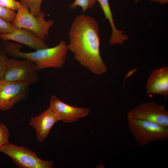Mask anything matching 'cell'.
<instances>
[{"label":"cell","mask_w":168,"mask_h":168,"mask_svg":"<svg viewBox=\"0 0 168 168\" xmlns=\"http://www.w3.org/2000/svg\"><path fill=\"white\" fill-rule=\"evenodd\" d=\"M16 29L11 22L0 17V34L12 33Z\"/></svg>","instance_id":"cell-17"},{"label":"cell","mask_w":168,"mask_h":168,"mask_svg":"<svg viewBox=\"0 0 168 168\" xmlns=\"http://www.w3.org/2000/svg\"><path fill=\"white\" fill-rule=\"evenodd\" d=\"M1 46L7 54L15 58L30 60L33 62L37 71L47 68H60L64 65L68 52V44L61 40L56 46L26 53L21 51L22 45L9 41H3Z\"/></svg>","instance_id":"cell-2"},{"label":"cell","mask_w":168,"mask_h":168,"mask_svg":"<svg viewBox=\"0 0 168 168\" xmlns=\"http://www.w3.org/2000/svg\"><path fill=\"white\" fill-rule=\"evenodd\" d=\"M9 130L6 125L0 123V148L8 143Z\"/></svg>","instance_id":"cell-18"},{"label":"cell","mask_w":168,"mask_h":168,"mask_svg":"<svg viewBox=\"0 0 168 168\" xmlns=\"http://www.w3.org/2000/svg\"><path fill=\"white\" fill-rule=\"evenodd\" d=\"M127 119L147 121L168 128V111L162 105L149 101L133 109Z\"/></svg>","instance_id":"cell-8"},{"label":"cell","mask_w":168,"mask_h":168,"mask_svg":"<svg viewBox=\"0 0 168 168\" xmlns=\"http://www.w3.org/2000/svg\"></svg>","instance_id":"cell-22"},{"label":"cell","mask_w":168,"mask_h":168,"mask_svg":"<svg viewBox=\"0 0 168 168\" xmlns=\"http://www.w3.org/2000/svg\"><path fill=\"white\" fill-rule=\"evenodd\" d=\"M16 14L14 11L0 5V17L12 22L15 18Z\"/></svg>","instance_id":"cell-20"},{"label":"cell","mask_w":168,"mask_h":168,"mask_svg":"<svg viewBox=\"0 0 168 168\" xmlns=\"http://www.w3.org/2000/svg\"><path fill=\"white\" fill-rule=\"evenodd\" d=\"M97 2L96 0H75L70 4L69 7L72 9L80 7L84 13L87 10L92 8Z\"/></svg>","instance_id":"cell-15"},{"label":"cell","mask_w":168,"mask_h":168,"mask_svg":"<svg viewBox=\"0 0 168 168\" xmlns=\"http://www.w3.org/2000/svg\"><path fill=\"white\" fill-rule=\"evenodd\" d=\"M49 105L56 111L60 120L65 123L75 122L87 116L90 113L88 108L70 105L61 101L55 95L51 97Z\"/></svg>","instance_id":"cell-10"},{"label":"cell","mask_w":168,"mask_h":168,"mask_svg":"<svg viewBox=\"0 0 168 168\" xmlns=\"http://www.w3.org/2000/svg\"><path fill=\"white\" fill-rule=\"evenodd\" d=\"M144 0H136L135 2H138ZM153 2H158L161 4H166L168 2V0H148Z\"/></svg>","instance_id":"cell-21"},{"label":"cell","mask_w":168,"mask_h":168,"mask_svg":"<svg viewBox=\"0 0 168 168\" xmlns=\"http://www.w3.org/2000/svg\"><path fill=\"white\" fill-rule=\"evenodd\" d=\"M44 15V13L41 11L38 16H35L30 12L26 5L21 4L11 23L16 28L31 31L45 41L49 36V30L54 22L52 20H45Z\"/></svg>","instance_id":"cell-3"},{"label":"cell","mask_w":168,"mask_h":168,"mask_svg":"<svg viewBox=\"0 0 168 168\" xmlns=\"http://www.w3.org/2000/svg\"><path fill=\"white\" fill-rule=\"evenodd\" d=\"M0 152L9 156L15 165L21 168H52V161L40 158L36 153L23 146H18L9 142L0 148Z\"/></svg>","instance_id":"cell-5"},{"label":"cell","mask_w":168,"mask_h":168,"mask_svg":"<svg viewBox=\"0 0 168 168\" xmlns=\"http://www.w3.org/2000/svg\"><path fill=\"white\" fill-rule=\"evenodd\" d=\"M43 0H21V4L26 5L30 12L35 16H38L40 13L41 5Z\"/></svg>","instance_id":"cell-14"},{"label":"cell","mask_w":168,"mask_h":168,"mask_svg":"<svg viewBox=\"0 0 168 168\" xmlns=\"http://www.w3.org/2000/svg\"><path fill=\"white\" fill-rule=\"evenodd\" d=\"M69 50L80 65L96 75L107 71L100 53L98 24L91 16L82 14L72 22L69 31Z\"/></svg>","instance_id":"cell-1"},{"label":"cell","mask_w":168,"mask_h":168,"mask_svg":"<svg viewBox=\"0 0 168 168\" xmlns=\"http://www.w3.org/2000/svg\"><path fill=\"white\" fill-rule=\"evenodd\" d=\"M0 5L14 11H17L21 6V4L15 0H0Z\"/></svg>","instance_id":"cell-19"},{"label":"cell","mask_w":168,"mask_h":168,"mask_svg":"<svg viewBox=\"0 0 168 168\" xmlns=\"http://www.w3.org/2000/svg\"><path fill=\"white\" fill-rule=\"evenodd\" d=\"M0 40L13 41L25 44L36 50L49 47L45 41L30 30L16 28L12 33L0 34Z\"/></svg>","instance_id":"cell-12"},{"label":"cell","mask_w":168,"mask_h":168,"mask_svg":"<svg viewBox=\"0 0 168 168\" xmlns=\"http://www.w3.org/2000/svg\"><path fill=\"white\" fill-rule=\"evenodd\" d=\"M129 130L141 147L156 141L168 139V128L143 120L127 119Z\"/></svg>","instance_id":"cell-4"},{"label":"cell","mask_w":168,"mask_h":168,"mask_svg":"<svg viewBox=\"0 0 168 168\" xmlns=\"http://www.w3.org/2000/svg\"><path fill=\"white\" fill-rule=\"evenodd\" d=\"M59 121L61 120L58 113L49 105V107L43 112L32 117L30 124L35 130L37 141L42 142L48 136L53 126Z\"/></svg>","instance_id":"cell-9"},{"label":"cell","mask_w":168,"mask_h":168,"mask_svg":"<svg viewBox=\"0 0 168 168\" xmlns=\"http://www.w3.org/2000/svg\"><path fill=\"white\" fill-rule=\"evenodd\" d=\"M30 85L22 81L0 80V110H10L17 103L26 99Z\"/></svg>","instance_id":"cell-6"},{"label":"cell","mask_w":168,"mask_h":168,"mask_svg":"<svg viewBox=\"0 0 168 168\" xmlns=\"http://www.w3.org/2000/svg\"><path fill=\"white\" fill-rule=\"evenodd\" d=\"M99 3L106 19L108 20L111 27L112 34L109 40L111 45L116 44L122 45L127 40L128 37L124 35V32L119 30L115 27L113 20V14L111 10L108 0H96Z\"/></svg>","instance_id":"cell-13"},{"label":"cell","mask_w":168,"mask_h":168,"mask_svg":"<svg viewBox=\"0 0 168 168\" xmlns=\"http://www.w3.org/2000/svg\"><path fill=\"white\" fill-rule=\"evenodd\" d=\"M4 79L10 81H22L30 85L36 83L39 79L34 63L25 59L18 60L8 58L7 71Z\"/></svg>","instance_id":"cell-7"},{"label":"cell","mask_w":168,"mask_h":168,"mask_svg":"<svg viewBox=\"0 0 168 168\" xmlns=\"http://www.w3.org/2000/svg\"><path fill=\"white\" fill-rule=\"evenodd\" d=\"M7 54L0 45V80L3 79L7 67Z\"/></svg>","instance_id":"cell-16"},{"label":"cell","mask_w":168,"mask_h":168,"mask_svg":"<svg viewBox=\"0 0 168 168\" xmlns=\"http://www.w3.org/2000/svg\"><path fill=\"white\" fill-rule=\"evenodd\" d=\"M147 94H157L166 97L168 95V67L164 66L153 70L146 84Z\"/></svg>","instance_id":"cell-11"}]
</instances>
